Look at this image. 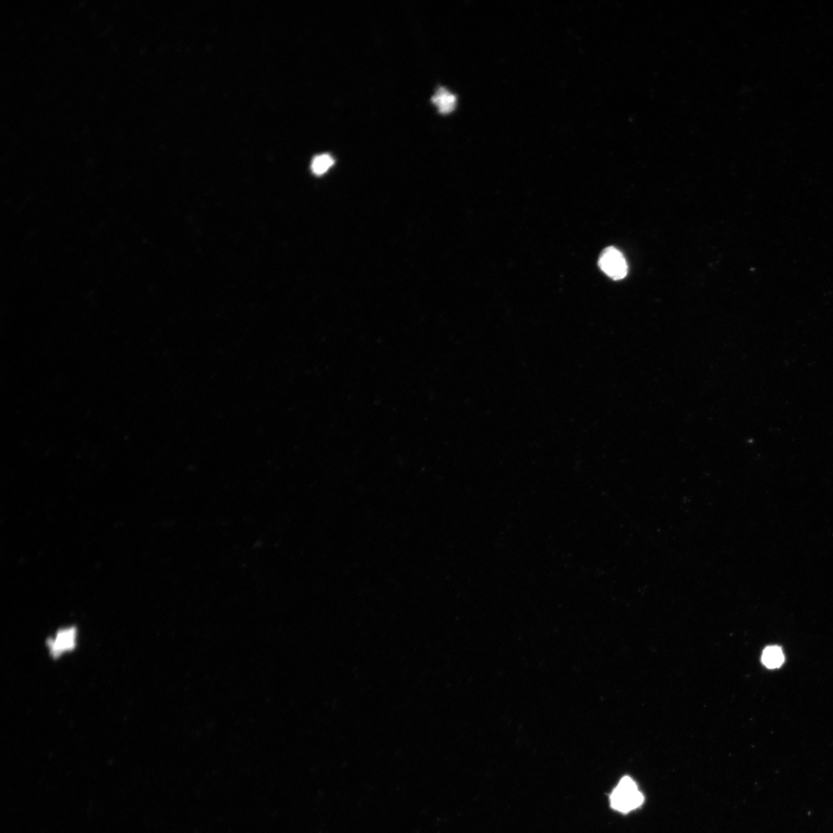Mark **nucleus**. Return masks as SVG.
Instances as JSON below:
<instances>
[{"label": "nucleus", "instance_id": "f257e3e1", "mask_svg": "<svg viewBox=\"0 0 833 833\" xmlns=\"http://www.w3.org/2000/svg\"><path fill=\"white\" fill-rule=\"evenodd\" d=\"M644 803V796L630 777H624L610 795V805L615 811L628 813Z\"/></svg>", "mask_w": 833, "mask_h": 833}, {"label": "nucleus", "instance_id": "f03ea898", "mask_svg": "<svg viewBox=\"0 0 833 833\" xmlns=\"http://www.w3.org/2000/svg\"><path fill=\"white\" fill-rule=\"evenodd\" d=\"M601 271L614 280H621L628 275V265L623 253L614 247L602 252L599 259Z\"/></svg>", "mask_w": 833, "mask_h": 833}, {"label": "nucleus", "instance_id": "7ed1b4c3", "mask_svg": "<svg viewBox=\"0 0 833 833\" xmlns=\"http://www.w3.org/2000/svg\"><path fill=\"white\" fill-rule=\"evenodd\" d=\"M433 104L438 108L441 114L447 115L453 111L456 107L457 98L444 87H440L432 98Z\"/></svg>", "mask_w": 833, "mask_h": 833}, {"label": "nucleus", "instance_id": "20e7f679", "mask_svg": "<svg viewBox=\"0 0 833 833\" xmlns=\"http://www.w3.org/2000/svg\"><path fill=\"white\" fill-rule=\"evenodd\" d=\"M784 654L780 647L777 646L768 647L765 649L761 661L768 669L780 668L784 662Z\"/></svg>", "mask_w": 833, "mask_h": 833}, {"label": "nucleus", "instance_id": "39448f33", "mask_svg": "<svg viewBox=\"0 0 833 833\" xmlns=\"http://www.w3.org/2000/svg\"><path fill=\"white\" fill-rule=\"evenodd\" d=\"M75 630H65L61 631L55 642H53L52 650L55 655L59 654L63 650L74 646Z\"/></svg>", "mask_w": 833, "mask_h": 833}, {"label": "nucleus", "instance_id": "423d86ee", "mask_svg": "<svg viewBox=\"0 0 833 833\" xmlns=\"http://www.w3.org/2000/svg\"><path fill=\"white\" fill-rule=\"evenodd\" d=\"M335 164V160L328 154L317 155L314 158L311 164L312 172L316 176H322L326 173Z\"/></svg>", "mask_w": 833, "mask_h": 833}]
</instances>
